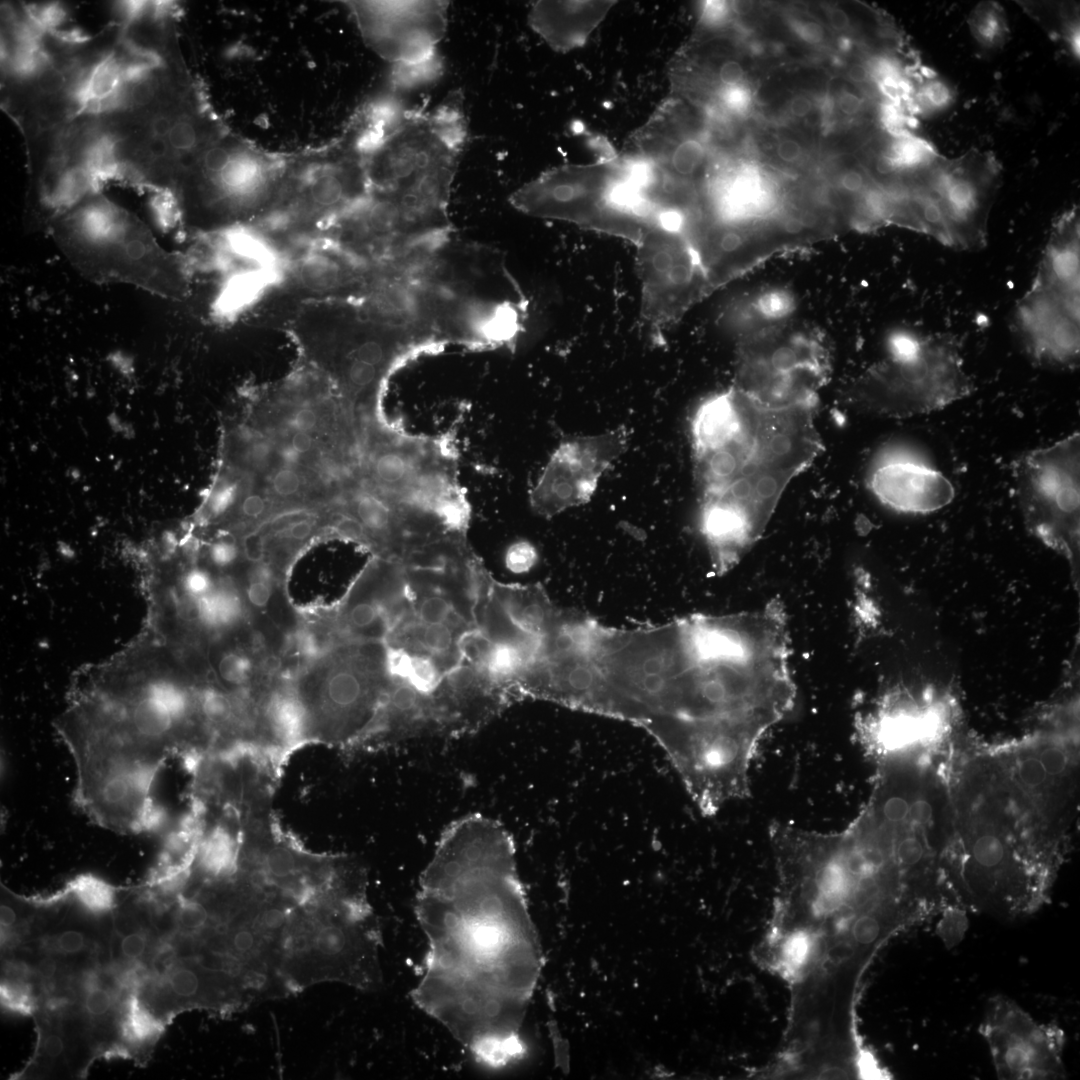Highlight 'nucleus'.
Returning a JSON list of instances; mask_svg holds the SVG:
<instances>
[{
    "label": "nucleus",
    "instance_id": "obj_1",
    "mask_svg": "<svg viewBox=\"0 0 1080 1080\" xmlns=\"http://www.w3.org/2000/svg\"><path fill=\"white\" fill-rule=\"evenodd\" d=\"M415 912L428 950L414 1003L478 1062L519 1058L542 959L504 827L481 815L450 825L420 876Z\"/></svg>",
    "mask_w": 1080,
    "mask_h": 1080
},
{
    "label": "nucleus",
    "instance_id": "obj_2",
    "mask_svg": "<svg viewBox=\"0 0 1080 1080\" xmlns=\"http://www.w3.org/2000/svg\"><path fill=\"white\" fill-rule=\"evenodd\" d=\"M795 698L780 601L677 619L674 664L653 737L704 815L750 794L759 744Z\"/></svg>",
    "mask_w": 1080,
    "mask_h": 1080
},
{
    "label": "nucleus",
    "instance_id": "obj_3",
    "mask_svg": "<svg viewBox=\"0 0 1080 1080\" xmlns=\"http://www.w3.org/2000/svg\"><path fill=\"white\" fill-rule=\"evenodd\" d=\"M204 683L146 630L77 683L55 726L61 739L113 752L157 777L169 759L186 762L210 749Z\"/></svg>",
    "mask_w": 1080,
    "mask_h": 1080
},
{
    "label": "nucleus",
    "instance_id": "obj_4",
    "mask_svg": "<svg viewBox=\"0 0 1080 1080\" xmlns=\"http://www.w3.org/2000/svg\"><path fill=\"white\" fill-rule=\"evenodd\" d=\"M368 193L393 205L418 234L452 231L449 200L467 137L455 100L432 109L386 100L359 117Z\"/></svg>",
    "mask_w": 1080,
    "mask_h": 1080
},
{
    "label": "nucleus",
    "instance_id": "obj_5",
    "mask_svg": "<svg viewBox=\"0 0 1080 1080\" xmlns=\"http://www.w3.org/2000/svg\"><path fill=\"white\" fill-rule=\"evenodd\" d=\"M292 327L308 360L365 417L381 416L380 401L394 372L446 346L420 322L382 312L360 295L309 302Z\"/></svg>",
    "mask_w": 1080,
    "mask_h": 1080
},
{
    "label": "nucleus",
    "instance_id": "obj_6",
    "mask_svg": "<svg viewBox=\"0 0 1080 1080\" xmlns=\"http://www.w3.org/2000/svg\"><path fill=\"white\" fill-rule=\"evenodd\" d=\"M54 240L68 261L99 283H125L179 299L187 293L184 261L166 251L133 214L93 193L52 219Z\"/></svg>",
    "mask_w": 1080,
    "mask_h": 1080
},
{
    "label": "nucleus",
    "instance_id": "obj_7",
    "mask_svg": "<svg viewBox=\"0 0 1080 1080\" xmlns=\"http://www.w3.org/2000/svg\"><path fill=\"white\" fill-rule=\"evenodd\" d=\"M886 350L853 384L849 398L858 410L891 417L927 414L974 390L960 348L948 336L897 329L888 335Z\"/></svg>",
    "mask_w": 1080,
    "mask_h": 1080
},
{
    "label": "nucleus",
    "instance_id": "obj_8",
    "mask_svg": "<svg viewBox=\"0 0 1080 1080\" xmlns=\"http://www.w3.org/2000/svg\"><path fill=\"white\" fill-rule=\"evenodd\" d=\"M284 160L226 129L176 184L181 215L215 229L256 220L276 191Z\"/></svg>",
    "mask_w": 1080,
    "mask_h": 1080
},
{
    "label": "nucleus",
    "instance_id": "obj_9",
    "mask_svg": "<svg viewBox=\"0 0 1080 1080\" xmlns=\"http://www.w3.org/2000/svg\"><path fill=\"white\" fill-rule=\"evenodd\" d=\"M367 194L364 152L354 122L336 143L285 157L276 191L254 223L290 233L325 230Z\"/></svg>",
    "mask_w": 1080,
    "mask_h": 1080
},
{
    "label": "nucleus",
    "instance_id": "obj_10",
    "mask_svg": "<svg viewBox=\"0 0 1080 1080\" xmlns=\"http://www.w3.org/2000/svg\"><path fill=\"white\" fill-rule=\"evenodd\" d=\"M293 686L306 711L308 741L381 742L389 686L351 642L343 639Z\"/></svg>",
    "mask_w": 1080,
    "mask_h": 1080
},
{
    "label": "nucleus",
    "instance_id": "obj_11",
    "mask_svg": "<svg viewBox=\"0 0 1080 1080\" xmlns=\"http://www.w3.org/2000/svg\"><path fill=\"white\" fill-rule=\"evenodd\" d=\"M1080 235L1051 231L1034 280L1019 300L1014 324L1037 365L1074 369L1080 358Z\"/></svg>",
    "mask_w": 1080,
    "mask_h": 1080
},
{
    "label": "nucleus",
    "instance_id": "obj_12",
    "mask_svg": "<svg viewBox=\"0 0 1080 1080\" xmlns=\"http://www.w3.org/2000/svg\"><path fill=\"white\" fill-rule=\"evenodd\" d=\"M509 200L524 214L574 223L635 245L647 228L630 208L618 156L552 168L518 188Z\"/></svg>",
    "mask_w": 1080,
    "mask_h": 1080
},
{
    "label": "nucleus",
    "instance_id": "obj_13",
    "mask_svg": "<svg viewBox=\"0 0 1080 1080\" xmlns=\"http://www.w3.org/2000/svg\"><path fill=\"white\" fill-rule=\"evenodd\" d=\"M1012 476L1028 530L1078 566L1080 434L1020 455L1012 463Z\"/></svg>",
    "mask_w": 1080,
    "mask_h": 1080
},
{
    "label": "nucleus",
    "instance_id": "obj_14",
    "mask_svg": "<svg viewBox=\"0 0 1080 1080\" xmlns=\"http://www.w3.org/2000/svg\"><path fill=\"white\" fill-rule=\"evenodd\" d=\"M1001 182L1000 163L990 151L971 148L956 158L943 156L925 192V234L958 250L983 248Z\"/></svg>",
    "mask_w": 1080,
    "mask_h": 1080
},
{
    "label": "nucleus",
    "instance_id": "obj_15",
    "mask_svg": "<svg viewBox=\"0 0 1080 1080\" xmlns=\"http://www.w3.org/2000/svg\"><path fill=\"white\" fill-rule=\"evenodd\" d=\"M830 371L829 353L818 335L789 325L738 342L733 386L769 406L818 402Z\"/></svg>",
    "mask_w": 1080,
    "mask_h": 1080
},
{
    "label": "nucleus",
    "instance_id": "obj_16",
    "mask_svg": "<svg viewBox=\"0 0 1080 1080\" xmlns=\"http://www.w3.org/2000/svg\"><path fill=\"white\" fill-rule=\"evenodd\" d=\"M640 315L655 342L713 292L700 259L680 229L652 224L635 245Z\"/></svg>",
    "mask_w": 1080,
    "mask_h": 1080
},
{
    "label": "nucleus",
    "instance_id": "obj_17",
    "mask_svg": "<svg viewBox=\"0 0 1080 1080\" xmlns=\"http://www.w3.org/2000/svg\"><path fill=\"white\" fill-rule=\"evenodd\" d=\"M366 44L412 83L440 67L437 46L447 29V1H352Z\"/></svg>",
    "mask_w": 1080,
    "mask_h": 1080
},
{
    "label": "nucleus",
    "instance_id": "obj_18",
    "mask_svg": "<svg viewBox=\"0 0 1080 1080\" xmlns=\"http://www.w3.org/2000/svg\"><path fill=\"white\" fill-rule=\"evenodd\" d=\"M981 1029L999 1078L1058 1079L1065 1075L1061 1030L1039 1024L1011 1000L996 997Z\"/></svg>",
    "mask_w": 1080,
    "mask_h": 1080
},
{
    "label": "nucleus",
    "instance_id": "obj_19",
    "mask_svg": "<svg viewBox=\"0 0 1080 1080\" xmlns=\"http://www.w3.org/2000/svg\"><path fill=\"white\" fill-rule=\"evenodd\" d=\"M628 434L622 425L598 435L562 442L531 491L533 510L541 516L552 517L588 503L600 477L625 452Z\"/></svg>",
    "mask_w": 1080,
    "mask_h": 1080
},
{
    "label": "nucleus",
    "instance_id": "obj_20",
    "mask_svg": "<svg viewBox=\"0 0 1080 1080\" xmlns=\"http://www.w3.org/2000/svg\"><path fill=\"white\" fill-rule=\"evenodd\" d=\"M947 720L946 703L936 700L933 693L897 686L856 718L855 731L860 745L875 760L920 755L923 745L944 732Z\"/></svg>",
    "mask_w": 1080,
    "mask_h": 1080
},
{
    "label": "nucleus",
    "instance_id": "obj_21",
    "mask_svg": "<svg viewBox=\"0 0 1080 1080\" xmlns=\"http://www.w3.org/2000/svg\"><path fill=\"white\" fill-rule=\"evenodd\" d=\"M867 484L884 505L907 513L937 511L955 497L954 486L941 472L898 452L877 460Z\"/></svg>",
    "mask_w": 1080,
    "mask_h": 1080
},
{
    "label": "nucleus",
    "instance_id": "obj_22",
    "mask_svg": "<svg viewBox=\"0 0 1080 1080\" xmlns=\"http://www.w3.org/2000/svg\"><path fill=\"white\" fill-rule=\"evenodd\" d=\"M372 264L346 251L327 237L309 241L287 265L290 281L305 293L326 299L357 295Z\"/></svg>",
    "mask_w": 1080,
    "mask_h": 1080
},
{
    "label": "nucleus",
    "instance_id": "obj_23",
    "mask_svg": "<svg viewBox=\"0 0 1080 1080\" xmlns=\"http://www.w3.org/2000/svg\"><path fill=\"white\" fill-rule=\"evenodd\" d=\"M615 1H537L528 13L530 27L554 50L583 46Z\"/></svg>",
    "mask_w": 1080,
    "mask_h": 1080
},
{
    "label": "nucleus",
    "instance_id": "obj_24",
    "mask_svg": "<svg viewBox=\"0 0 1080 1080\" xmlns=\"http://www.w3.org/2000/svg\"><path fill=\"white\" fill-rule=\"evenodd\" d=\"M798 301L782 285L756 288L731 300L721 314L722 325L738 342L790 325Z\"/></svg>",
    "mask_w": 1080,
    "mask_h": 1080
},
{
    "label": "nucleus",
    "instance_id": "obj_25",
    "mask_svg": "<svg viewBox=\"0 0 1080 1080\" xmlns=\"http://www.w3.org/2000/svg\"><path fill=\"white\" fill-rule=\"evenodd\" d=\"M1054 41L1079 59V3L1075 1H1018Z\"/></svg>",
    "mask_w": 1080,
    "mask_h": 1080
},
{
    "label": "nucleus",
    "instance_id": "obj_26",
    "mask_svg": "<svg viewBox=\"0 0 1080 1080\" xmlns=\"http://www.w3.org/2000/svg\"><path fill=\"white\" fill-rule=\"evenodd\" d=\"M205 655L215 680L226 690L239 693L253 681L255 664L240 648L217 642L206 648Z\"/></svg>",
    "mask_w": 1080,
    "mask_h": 1080
},
{
    "label": "nucleus",
    "instance_id": "obj_27",
    "mask_svg": "<svg viewBox=\"0 0 1080 1080\" xmlns=\"http://www.w3.org/2000/svg\"><path fill=\"white\" fill-rule=\"evenodd\" d=\"M165 1023L137 992H129L123 1005L120 1031L126 1044L149 1045L157 1040Z\"/></svg>",
    "mask_w": 1080,
    "mask_h": 1080
},
{
    "label": "nucleus",
    "instance_id": "obj_28",
    "mask_svg": "<svg viewBox=\"0 0 1080 1080\" xmlns=\"http://www.w3.org/2000/svg\"><path fill=\"white\" fill-rule=\"evenodd\" d=\"M968 24L974 40L985 50H999L1009 40L1008 21L997 2L978 3L970 12Z\"/></svg>",
    "mask_w": 1080,
    "mask_h": 1080
},
{
    "label": "nucleus",
    "instance_id": "obj_29",
    "mask_svg": "<svg viewBox=\"0 0 1080 1080\" xmlns=\"http://www.w3.org/2000/svg\"><path fill=\"white\" fill-rule=\"evenodd\" d=\"M65 889L81 908L93 914L108 913L115 908L120 893L116 887L91 874L75 877Z\"/></svg>",
    "mask_w": 1080,
    "mask_h": 1080
},
{
    "label": "nucleus",
    "instance_id": "obj_30",
    "mask_svg": "<svg viewBox=\"0 0 1080 1080\" xmlns=\"http://www.w3.org/2000/svg\"><path fill=\"white\" fill-rule=\"evenodd\" d=\"M244 431L240 436L237 467L252 473H271L278 466L276 442L252 429Z\"/></svg>",
    "mask_w": 1080,
    "mask_h": 1080
},
{
    "label": "nucleus",
    "instance_id": "obj_31",
    "mask_svg": "<svg viewBox=\"0 0 1080 1080\" xmlns=\"http://www.w3.org/2000/svg\"><path fill=\"white\" fill-rule=\"evenodd\" d=\"M953 101L954 91L951 87L929 71L913 92L912 109L914 114H933L948 108Z\"/></svg>",
    "mask_w": 1080,
    "mask_h": 1080
},
{
    "label": "nucleus",
    "instance_id": "obj_32",
    "mask_svg": "<svg viewBox=\"0 0 1080 1080\" xmlns=\"http://www.w3.org/2000/svg\"><path fill=\"white\" fill-rule=\"evenodd\" d=\"M1 1004L13 1013L30 1015L37 1009V996L30 980L2 978Z\"/></svg>",
    "mask_w": 1080,
    "mask_h": 1080
},
{
    "label": "nucleus",
    "instance_id": "obj_33",
    "mask_svg": "<svg viewBox=\"0 0 1080 1080\" xmlns=\"http://www.w3.org/2000/svg\"><path fill=\"white\" fill-rule=\"evenodd\" d=\"M244 481L243 479L229 478L219 483L208 501L207 513L210 518H221L238 508L245 496Z\"/></svg>",
    "mask_w": 1080,
    "mask_h": 1080
},
{
    "label": "nucleus",
    "instance_id": "obj_34",
    "mask_svg": "<svg viewBox=\"0 0 1080 1080\" xmlns=\"http://www.w3.org/2000/svg\"><path fill=\"white\" fill-rule=\"evenodd\" d=\"M306 478L301 468L280 465L271 473L269 487L272 494L280 500L292 501L302 496Z\"/></svg>",
    "mask_w": 1080,
    "mask_h": 1080
},
{
    "label": "nucleus",
    "instance_id": "obj_35",
    "mask_svg": "<svg viewBox=\"0 0 1080 1080\" xmlns=\"http://www.w3.org/2000/svg\"><path fill=\"white\" fill-rule=\"evenodd\" d=\"M242 555L241 546L231 536H221L211 541L205 549V562L223 572L235 566Z\"/></svg>",
    "mask_w": 1080,
    "mask_h": 1080
},
{
    "label": "nucleus",
    "instance_id": "obj_36",
    "mask_svg": "<svg viewBox=\"0 0 1080 1080\" xmlns=\"http://www.w3.org/2000/svg\"><path fill=\"white\" fill-rule=\"evenodd\" d=\"M116 932L117 960H121L123 964L139 963L149 947L148 932L142 928L124 933L119 930Z\"/></svg>",
    "mask_w": 1080,
    "mask_h": 1080
},
{
    "label": "nucleus",
    "instance_id": "obj_37",
    "mask_svg": "<svg viewBox=\"0 0 1080 1080\" xmlns=\"http://www.w3.org/2000/svg\"><path fill=\"white\" fill-rule=\"evenodd\" d=\"M813 949V940L807 932H795L784 943L782 959L786 968L790 971L802 969L810 960Z\"/></svg>",
    "mask_w": 1080,
    "mask_h": 1080
},
{
    "label": "nucleus",
    "instance_id": "obj_38",
    "mask_svg": "<svg viewBox=\"0 0 1080 1080\" xmlns=\"http://www.w3.org/2000/svg\"><path fill=\"white\" fill-rule=\"evenodd\" d=\"M245 589L247 601L255 608H265L273 596L272 576L269 568L262 563L253 565Z\"/></svg>",
    "mask_w": 1080,
    "mask_h": 1080
},
{
    "label": "nucleus",
    "instance_id": "obj_39",
    "mask_svg": "<svg viewBox=\"0 0 1080 1080\" xmlns=\"http://www.w3.org/2000/svg\"><path fill=\"white\" fill-rule=\"evenodd\" d=\"M23 7L28 16L45 32L59 30L68 19L67 8L60 3L28 4Z\"/></svg>",
    "mask_w": 1080,
    "mask_h": 1080
},
{
    "label": "nucleus",
    "instance_id": "obj_40",
    "mask_svg": "<svg viewBox=\"0 0 1080 1080\" xmlns=\"http://www.w3.org/2000/svg\"><path fill=\"white\" fill-rule=\"evenodd\" d=\"M44 947L60 956H76L88 949L89 940L80 930L66 929L45 940Z\"/></svg>",
    "mask_w": 1080,
    "mask_h": 1080
},
{
    "label": "nucleus",
    "instance_id": "obj_41",
    "mask_svg": "<svg viewBox=\"0 0 1080 1080\" xmlns=\"http://www.w3.org/2000/svg\"><path fill=\"white\" fill-rule=\"evenodd\" d=\"M537 560L535 547L526 541H520L511 545L506 554V565L515 573H523L530 570Z\"/></svg>",
    "mask_w": 1080,
    "mask_h": 1080
},
{
    "label": "nucleus",
    "instance_id": "obj_42",
    "mask_svg": "<svg viewBox=\"0 0 1080 1080\" xmlns=\"http://www.w3.org/2000/svg\"><path fill=\"white\" fill-rule=\"evenodd\" d=\"M66 1050V1041L60 1029H43L38 1046V1056L43 1060L54 1062L60 1060Z\"/></svg>",
    "mask_w": 1080,
    "mask_h": 1080
},
{
    "label": "nucleus",
    "instance_id": "obj_43",
    "mask_svg": "<svg viewBox=\"0 0 1080 1080\" xmlns=\"http://www.w3.org/2000/svg\"><path fill=\"white\" fill-rule=\"evenodd\" d=\"M282 440L302 458L304 463L317 455V437L314 434L300 431L286 432Z\"/></svg>",
    "mask_w": 1080,
    "mask_h": 1080
},
{
    "label": "nucleus",
    "instance_id": "obj_44",
    "mask_svg": "<svg viewBox=\"0 0 1080 1080\" xmlns=\"http://www.w3.org/2000/svg\"><path fill=\"white\" fill-rule=\"evenodd\" d=\"M269 500L259 491L247 492L241 500L238 510L246 520H258L269 511Z\"/></svg>",
    "mask_w": 1080,
    "mask_h": 1080
},
{
    "label": "nucleus",
    "instance_id": "obj_45",
    "mask_svg": "<svg viewBox=\"0 0 1080 1080\" xmlns=\"http://www.w3.org/2000/svg\"><path fill=\"white\" fill-rule=\"evenodd\" d=\"M241 552L247 562L255 565L262 563L265 556V537L257 531H251L244 535L240 544Z\"/></svg>",
    "mask_w": 1080,
    "mask_h": 1080
},
{
    "label": "nucleus",
    "instance_id": "obj_46",
    "mask_svg": "<svg viewBox=\"0 0 1080 1080\" xmlns=\"http://www.w3.org/2000/svg\"><path fill=\"white\" fill-rule=\"evenodd\" d=\"M794 34L799 36L804 43L819 44L825 39L823 27L815 20H802L793 22Z\"/></svg>",
    "mask_w": 1080,
    "mask_h": 1080
},
{
    "label": "nucleus",
    "instance_id": "obj_47",
    "mask_svg": "<svg viewBox=\"0 0 1080 1080\" xmlns=\"http://www.w3.org/2000/svg\"><path fill=\"white\" fill-rule=\"evenodd\" d=\"M315 523L310 518H300L293 520L289 525L283 527L276 534L279 537L293 540L302 541L308 538L314 530Z\"/></svg>",
    "mask_w": 1080,
    "mask_h": 1080
},
{
    "label": "nucleus",
    "instance_id": "obj_48",
    "mask_svg": "<svg viewBox=\"0 0 1080 1080\" xmlns=\"http://www.w3.org/2000/svg\"><path fill=\"white\" fill-rule=\"evenodd\" d=\"M861 7L862 4H858L855 19L842 7L835 6L831 8L827 13L829 25L838 33L850 31L857 21Z\"/></svg>",
    "mask_w": 1080,
    "mask_h": 1080
},
{
    "label": "nucleus",
    "instance_id": "obj_49",
    "mask_svg": "<svg viewBox=\"0 0 1080 1080\" xmlns=\"http://www.w3.org/2000/svg\"><path fill=\"white\" fill-rule=\"evenodd\" d=\"M776 154L780 161L786 164H793L801 158L802 147L796 140L785 138L778 142Z\"/></svg>",
    "mask_w": 1080,
    "mask_h": 1080
},
{
    "label": "nucleus",
    "instance_id": "obj_50",
    "mask_svg": "<svg viewBox=\"0 0 1080 1080\" xmlns=\"http://www.w3.org/2000/svg\"><path fill=\"white\" fill-rule=\"evenodd\" d=\"M812 108L813 104L811 99L802 94L795 95L788 104L790 114L796 118L807 116Z\"/></svg>",
    "mask_w": 1080,
    "mask_h": 1080
},
{
    "label": "nucleus",
    "instance_id": "obj_51",
    "mask_svg": "<svg viewBox=\"0 0 1080 1080\" xmlns=\"http://www.w3.org/2000/svg\"><path fill=\"white\" fill-rule=\"evenodd\" d=\"M18 917V912L12 903L2 901L0 909L1 931L17 930Z\"/></svg>",
    "mask_w": 1080,
    "mask_h": 1080
},
{
    "label": "nucleus",
    "instance_id": "obj_52",
    "mask_svg": "<svg viewBox=\"0 0 1080 1080\" xmlns=\"http://www.w3.org/2000/svg\"><path fill=\"white\" fill-rule=\"evenodd\" d=\"M383 574H384V570H383V572H382V576H383ZM382 580H383V577H382ZM382 601H383V595H382ZM380 614H381V613H380ZM379 617H380V616H379ZM378 619H379V618H378ZM378 619H377V620H378ZM376 622H377V621H376ZM376 622H375V623H376ZM375 623H374V624H375ZM374 624H373V625H374ZM373 625H372V626H373ZM372 626H371V627H372ZM371 627H370V628H371ZM370 628H369V629H370ZM369 629H367V630H369ZM365 632H366V631H365ZM365 632H363V633H362V634H361V635H360L359 637H357V638H360L361 636H363V635L365 634Z\"/></svg>",
    "mask_w": 1080,
    "mask_h": 1080
},
{
    "label": "nucleus",
    "instance_id": "obj_53",
    "mask_svg": "<svg viewBox=\"0 0 1080 1080\" xmlns=\"http://www.w3.org/2000/svg\"><path fill=\"white\" fill-rule=\"evenodd\" d=\"M525 647H526V646H525ZM525 652H526V649H525ZM525 655H526V653H525ZM526 667H527V657H526ZM525 670H526V668H525ZM524 672H525V671H524ZM524 672H523V673H524ZM522 675H523V674H522ZM522 675H521V676H522ZM520 678H521V677H520ZM519 680H520V679H519ZM518 682H519V681H518ZM517 684H518V683H517ZM516 687H517V685H516ZM515 694H516V691H515ZM516 699H517V697H516Z\"/></svg>",
    "mask_w": 1080,
    "mask_h": 1080
},
{
    "label": "nucleus",
    "instance_id": "obj_54",
    "mask_svg": "<svg viewBox=\"0 0 1080 1080\" xmlns=\"http://www.w3.org/2000/svg\"><path fill=\"white\" fill-rule=\"evenodd\" d=\"M356 647V646H355ZM360 652V651H359ZM361 653V652H360ZM362 654V653H361ZM363 655V654H362ZM365 657V656H364ZM366 658V657H365ZM367 659V658H366ZM368 660V659H367ZM369 661V660H368ZM370 662V661H369ZM371 663V662H370ZM372 664V663H371ZM373 665V664H372ZM374 666V665H373ZM379 671V670H378ZM380 672V671H379ZM382 675V674H381ZM385 679V678H384Z\"/></svg>",
    "mask_w": 1080,
    "mask_h": 1080
}]
</instances>
